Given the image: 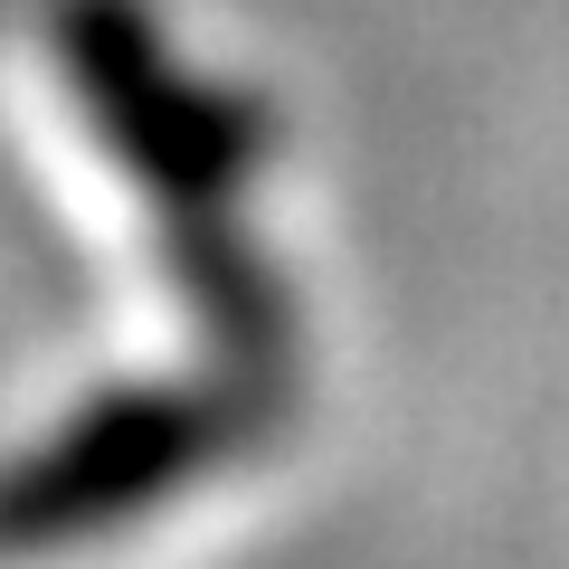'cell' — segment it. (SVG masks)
Returning a JSON list of instances; mask_svg holds the SVG:
<instances>
[{"instance_id":"6da1fadb","label":"cell","mask_w":569,"mask_h":569,"mask_svg":"<svg viewBox=\"0 0 569 569\" xmlns=\"http://www.w3.org/2000/svg\"><path fill=\"white\" fill-rule=\"evenodd\" d=\"M266 427V399L247 380H133L86 399L58 437L0 466V550H67L96 531L142 522L181 485L219 475Z\"/></svg>"},{"instance_id":"3957f363","label":"cell","mask_w":569,"mask_h":569,"mask_svg":"<svg viewBox=\"0 0 569 569\" xmlns=\"http://www.w3.org/2000/svg\"><path fill=\"white\" fill-rule=\"evenodd\" d=\"M162 257H171L181 305L209 323V342H219L228 361L257 370V361H276V351H284V295H276V276L247 257V238L228 228V200H209V209H171Z\"/></svg>"},{"instance_id":"7a4b0ae2","label":"cell","mask_w":569,"mask_h":569,"mask_svg":"<svg viewBox=\"0 0 569 569\" xmlns=\"http://www.w3.org/2000/svg\"><path fill=\"white\" fill-rule=\"evenodd\" d=\"M58 67L96 133L123 152L162 209H209L276 152V123L257 96L190 77L133 0H58Z\"/></svg>"}]
</instances>
